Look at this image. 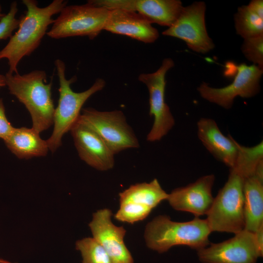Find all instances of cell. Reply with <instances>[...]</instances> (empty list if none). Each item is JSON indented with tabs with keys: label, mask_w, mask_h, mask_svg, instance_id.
I'll list each match as a JSON object with an SVG mask.
<instances>
[{
	"label": "cell",
	"mask_w": 263,
	"mask_h": 263,
	"mask_svg": "<svg viewBox=\"0 0 263 263\" xmlns=\"http://www.w3.org/2000/svg\"><path fill=\"white\" fill-rule=\"evenodd\" d=\"M120 203L132 202L147 207L152 210L162 201L167 200V193L157 179L149 183L131 185L119 194Z\"/></svg>",
	"instance_id": "obj_20"
},
{
	"label": "cell",
	"mask_w": 263,
	"mask_h": 263,
	"mask_svg": "<svg viewBox=\"0 0 263 263\" xmlns=\"http://www.w3.org/2000/svg\"><path fill=\"white\" fill-rule=\"evenodd\" d=\"M9 93L29 112L32 128L39 133L53 124L55 106L52 98V82L47 83V75L36 70L20 75L7 72L4 75Z\"/></svg>",
	"instance_id": "obj_2"
},
{
	"label": "cell",
	"mask_w": 263,
	"mask_h": 263,
	"mask_svg": "<svg viewBox=\"0 0 263 263\" xmlns=\"http://www.w3.org/2000/svg\"><path fill=\"white\" fill-rule=\"evenodd\" d=\"M206 10L204 1H195L184 6L176 20L162 35L183 40L190 49L196 53H208L215 45L207 30Z\"/></svg>",
	"instance_id": "obj_10"
},
{
	"label": "cell",
	"mask_w": 263,
	"mask_h": 263,
	"mask_svg": "<svg viewBox=\"0 0 263 263\" xmlns=\"http://www.w3.org/2000/svg\"><path fill=\"white\" fill-rule=\"evenodd\" d=\"M110 12L88 1L82 5H67L46 34L54 39L80 36L93 39L104 30Z\"/></svg>",
	"instance_id": "obj_6"
},
{
	"label": "cell",
	"mask_w": 263,
	"mask_h": 263,
	"mask_svg": "<svg viewBox=\"0 0 263 263\" xmlns=\"http://www.w3.org/2000/svg\"><path fill=\"white\" fill-rule=\"evenodd\" d=\"M211 232L206 219L195 217L185 222L172 221L167 215H159L146 226L147 246L159 253L176 245H186L197 250L209 244Z\"/></svg>",
	"instance_id": "obj_3"
},
{
	"label": "cell",
	"mask_w": 263,
	"mask_h": 263,
	"mask_svg": "<svg viewBox=\"0 0 263 263\" xmlns=\"http://www.w3.org/2000/svg\"><path fill=\"white\" fill-rule=\"evenodd\" d=\"M112 211L108 208L99 209L93 214L89 224L93 238L103 246L113 263H133L124 243L126 230L112 222Z\"/></svg>",
	"instance_id": "obj_14"
},
{
	"label": "cell",
	"mask_w": 263,
	"mask_h": 263,
	"mask_svg": "<svg viewBox=\"0 0 263 263\" xmlns=\"http://www.w3.org/2000/svg\"><path fill=\"white\" fill-rule=\"evenodd\" d=\"M104 30L145 43H153L159 37L158 30L142 16L120 9L110 10Z\"/></svg>",
	"instance_id": "obj_17"
},
{
	"label": "cell",
	"mask_w": 263,
	"mask_h": 263,
	"mask_svg": "<svg viewBox=\"0 0 263 263\" xmlns=\"http://www.w3.org/2000/svg\"><path fill=\"white\" fill-rule=\"evenodd\" d=\"M247 6L254 13L263 19V0H252L249 2Z\"/></svg>",
	"instance_id": "obj_27"
},
{
	"label": "cell",
	"mask_w": 263,
	"mask_h": 263,
	"mask_svg": "<svg viewBox=\"0 0 263 263\" xmlns=\"http://www.w3.org/2000/svg\"><path fill=\"white\" fill-rule=\"evenodd\" d=\"M75 248L81 253L82 263H113L103 246L93 238L77 241Z\"/></svg>",
	"instance_id": "obj_22"
},
{
	"label": "cell",
	"mask_w": 263,
	"mask_h": 263,
	"mask_svg": "<svg viewBox=\"0 0 263 263\" xmlns=\"http://www.w3.org/2000/svg\"><path fill=\"white\" fill-rule=\"evenodd\" d=\"M6 86V81L5 75L0 74V88Z\"/></svg>",
	"instance_id": "obj_29"
},
{
	"label": "cell",
	"mask_w": 263,
	"mask_h": 263,
	"mask_svg": "<svg viewBox=\"0 0 263 263\" xmlns=\"http://www.w3.org/2000/svg\"><path fill=\"white\" fill-rule=\"evenodd\" d=\"M244 229L255 232L263 225V161L243 184Z\"/></svg>",
	"instance_id": "obj_18"
},
{
	"label": "cell",
	"mask_w": 263,
	"mask_h": 263,
	"mask_svg": "<svg viewBox=\"0 0 263 263\" xmlns=\"http://www.w3.org/2000/svg\"><path fill=\"white\" fill-rule=\"evenodd\" d=\"M22 3L26 11L19 19L18 30L0 50V60H8V72L11 74L19 73V62L38 47L49 26L54 22L53 16L59 13L68 2L54 0L44 7H39L35 0H23Z\"/></svg>",
	"instance_id": "obj_1"
},
{
	"label": "cell",
	"mask_w": 263,
	"mask_h": 263,
	"mask_svg": "<svg viewBox=\"0 0 263 263\" xmlns=\"http://www.w3.org/2000/svg\"><path fill=\"white\" fill-rule=\"evenodd\" d=\"M255 240L257 248L263 257V225L254 232Z\"/></svg>",
	"instance_id": "obj_28"
},
{
	"label": "cell",
	"mask_w": 263,
	"mask_h": 263,
	"mask_svg": "<svg viewBox=\"0 0 263 263\" xmlns=\"http://www.w3.org/2000/svg\"><path fill=\"white\" fill-rule=\"evenodd\" d=\"M14 129L15 127L7 118L3 100L0 98V138L3 140L6 139L11 134Z\"/></svg>",
	"instance_id": "obj_26"
},
{
	"label": "cell",
	"mask_w": 263,
	"mask_h": 263,
	"mask_svg": "<svg viewBox=\"0 0 263 263\" xmlns=\"http://www.w3.org/2000/svg\"><path fill=\"white\" fill-rule=\"evenodd\" d=\"M151 210L149 207L133 203H121L114 218L118 221L132 224L145 219Z\"/></svg>",
	"instance_id": "obj_23"
},
{
	"label": "cell",
	"mask_w": 263,
	"mask_h": 263,
	"mask_svg": "<svg viewBox=\"0 0 263 263\" xmlns=\"http://www.w3.org/2000/svg\"><path fill=\"white\" fill-rule=\"evenodd\" d=\"M174 66L171 58H165L159 68L150 73H142L138 80L147 87L149 93V114L154 121L147 135L149 142L160 140L166 135L175 125V119L165 102L166 75Z\"/></svg>",
	"instance_id": "obj_8"
},
{
	"label": "cell",
	"mask_w": 263,
	"mask_h": 263,
	"mask_svg": "<svg viewBox=\"0 0 263 263\" xmlns=\"http://www.w3.org/2000/svg\"><path fill=\"white\" fill-rule=\"evenodd\" d=\"M90 3L109 10L133 11L151 24L170 27L179 16L184 6L180 0H91Z\"/></svg>",
	"instance_id": "obj_12"
},
{
	"label": "cell",
	"mask_w": 263,
	"mask_h": 263,
	"mask_svg": "<svg viewBox=\"0 0 263 263\" xmlns=\"http://www.w3.org/2000/svg\"><path fill=\"white\" fill-rule=\"evenodd\" d=\"M241 49L248 61L263 69V36L244 39Z\"/></svg>",
	"instance_id": "obj_24"
},
{
	"label": "cell",
	"mask_w": 263,
	"mask_h": 263,
	"mask_svg": "<svg viewBox=\"0 0 263 263\" xmlns=\"http://www.w3.org/2000/svg\"><path fill=\"white\" fill-rule=\"evenodd\" d=\"M244 178L230 168L227 181L214 198L206 219L211 231L237 234L244 229L243 184Z\"/></svg>",
	"instance_id": "obj_5"
},
{
	"label": "cell",
	"mask_w": 263,
	"mask_h": 263,
	"mask_svg": "<svg viewBox=\"0 0 263 263\" xmlns=\"http://www.w3.org/2000/svg\"><path fill=\"white\" fill-rule=\"evenodd\" d=\"M215 179L213 174L203 176L185 187L173 189L167 200L175 210L190 212L195 217L207 215L214 200L212 189Z\"/></svg>",
	"instance_id": "obj_15"
},
{
	"label": "cell",
	"mask_w": 263,
	"mask_h": 263,
	"mask_svg": "<svg viewBox=\"0 0 263 263\" xmlns=\"http://www.w3.org/2000/svg\"><path fill=\"white\" fill-rule=\"evenodd\" d=\"M55 65L58 77L59 98L58 104L55 109L54 129L51 135L46 140L48 148L52 153L56 151L62 144L63 135L71 128L78 119L82 106L94 94L101 91L105 86L104 79L97 78L88 89L75 92L71 85L76 80V76L70 79L66 77V65L60 59L55 61Z\"/></svg>",
	"instance_id": "obj_4"
},
{
	"label": "cell",
	"mask_w": 263,
	"mask_h": 263,
	"mask_svg": "<svg viewBox=\"0 0 263 263\" xmlns=\"http://www.w3.org/2000/svg\"><path fill=\"white\" fill-rule=\"evenodd\" d=\"M4 142L7 148L19 159L45 156L49 150L46 140L33 128H15Z\"/></svg>",
	"instance_id": "obj_19"
},
{
	"label": "cell",
	"mask_w": 263,
	"mask_h": 263,
	"mask_svg": "<svg viewBox=\"0 0 263 263\" xmlns=\"http://www.w3.org/2000/svg\"><path fill=\"white\" fill-rule=\"evenodd\" d=\"M237 73L233 82L223 88H213L203 82L197 88L200 96L209 102L225 109L231 108L237 96L250 98L260 91L263 69L255 65L241 63L236 66Z\"/></svg>",
	"instance_id": "obj_9"
},
{
	"label": "cell",
	"mask_w": 263,
	"mask_h": 263,
	"mask_svg": "<svg viewBox=\"0 0 263 263\" xmlns=\"http://www.w3.org/2000/svg\"><path fill=\"white\" fill-rule=\"evenodd\" d=\"M199 139L218 160L231 168L236 161L240 144L231 135L222 133L215 121L201 118L197 124Z\"/></svg>",
	"instance_id": "obj_16"
},
{
	"label": "cell",
	"mask_w": 263,
	"mask_h": 263,
	"mask_svg": "<svg viewBox=\"0 0 263 263\" xmlns=\"http://www.w3.org/2000/svg\"><path fill=\"white\" fill-rule=\"evenodd\" d=\"M79 118L98 134L114 154L139 147L137 137L120 110L99 111L85 108Z\"/></svg>",
	"instance_id": "obj_7"
},
{
	"label": "cell",
	"mask_w": 263,
	"mask_h": 263,
	"mask_svg": "<svg viewBox=\"0 0 263 263\" xmlns=\"http://www.w3.org/2000/svg\"><path fill=\"white\" fill-rule=\"evenodd\" d=\"M202 263H256L262 257L254 233L244 229L227 240L197 250Z\"/></svg>",
	"instance_id": "obj_11"
},
{
	"label": "cell",
	"mask_w": 263,
	"mask_h": 263,
	"mask_svg": "<svg viewBox=\"0 0 263 263\" xmlns=\"http://www.w3.org/2000/svg\"><path fill=\"white\" fill-rule=\"evenodd\" d=\"M234 21L237 34L244 39L263 36V19L254 13L247 5L238 8Z\"/></svg>",
	"instance_id": "obj_21"
},
{
	"label": "cell",
	"mask_w": 263,
	"mask_h": 263,
	"mask_svg": "<svg viewBox=\"0 0 263 263\" xmlns=\"http://www.w3.org/2000/svg\"><path fill=\"white\" fill-rule=\"evenodd\" d=\"M0 263H17L11 262L8 261L0 258Z\"/></svg>",
	"instance_id": "obj_31"
},
{
	"label": "cell",
	"mask_w": 263,
	"mask_h": 263,
	"mask_svg": "<svg viewBox=\"0 0 263 263\" xmlns=\"http://www.w3.org/2000/svg\"><path fill=\"white\" fill-rule=\"evenodd\" d=\"M18 11V3L12 2L9 10L0 21V40H5L10 38L13 31L18 29L19 20L16 17Z\"/></svg>",
	"instance_id": "obj_25"
},
{
	"label": "cell",
	"mask_w": 263,
	"mask_h": 263,
	"mask_svg": "<svg viewBox=\"0 0 263 263\" xmlns=\"http://www.w3.org/2000/svg\"><path fill=\"white\" fill-rule=\"evenodd\" d=\"M4 15L5 14L2 13L1 6L0 4V21L2 19V18L4 16Z\"/></svg>",
	"instance_id": "obj_30"
},
{
	"label": "cell",
	"mask_w": 263,
	"mask_h": 263,
	"mask_svg": "<svg viewBox=\"0 0 263 263\" xmlns=\"http://www.w3.org/2000/svg\"><path fill=\"white\" fill-rule=\"evenodd\" d=\"M70 132L82 160L100 171L108 170L113 167L114 154L98 134L79 117Z\"/></svg>",
	"instance_id": "obj_13"
}]
</instances>
